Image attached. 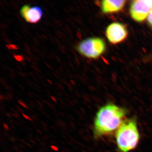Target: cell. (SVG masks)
I'll return each instance as SVG.
<instances>
[{
  "mask_svg": "<svg viewBox=\"0 0 152 152\" xmlns=\"http://www.w3.org/2000/svg\"><path fill=\"white\" fill-rule=\"evenodd\" d=\"M128 111L112 102L102 106L96 114L93 125V134L96 140L116 132L126 119Z\"/></svg>",
  "mask_w": 152,
  "mask_h": 152,
  "instance_id": "obj_1",
  "label": "cell"
},
{
  "mask_svg": "<svg viewBox=\"0 0 152 152\" xmlns=\"http://www.w3.org/2000/svg\"><path fill=\"white\" fill-rule=\"evenodd\" d=\"M118 152H130L137 147L140 134L135 117L126 119L115 132Z\"/></svg>",
  "mask_w": 152,
  "mask_h": 152,
  "instance_id": "obj_2",
  "label": "cell"
},
{
  "mask_svg": "<svg viewBox=\"0 0 152 152\" xmlns=\"http://www.w3.org/2000/svg\"><path fill=\"white\" fill-rule=\"evenodd\" d=\"M76 49L80 54L85 57L97 59L104 53L106 44L101 38H88L80 42Z\"/></svg>",
  "mask_w": 152,
  "mask_h": 152,
  "instance_id": "obj_3",
  "label": "cell"
},
{
  "mask_svg": "<svg viewBox=\"0 0 152 152\" xmlns=\"http://www.w3.org/2000/svg\"><path fill=\"white\" fill-rule=\"evenodd\" d=\"M105 34L110 43L116 45L122 42L126 39L128 31L126 25L118 22H115L108 26Z\"/></svg>",
  "mask_w": 152,
  "mask_h": 152,
  "instance_id": "obj_4",
  "label": "cell"
},
{
  "mask_svg": "<svg viewBox=\"0 0 152 152\" xmlns=\"http://www.w3.org/2000/svg\"><path fill=\"white\" fill-rule=\"evenodd\" d=\"M151 7L147 4L145 1H133L130 8V13L132 18L138 23L144 21L148 18Z\"/></svg>",
  "mask_w": 152,
  "mask_h": 152,
  "instance_id": "obj_5",
  "label": "cell"
},
{
  "mask_svg": "<svg viewBox=\"0 0 152 152\" xmlns=\"http://www.w3.org/2000/svg\"><path fill=\"white\" fill-rule=\"evenodd\" d=\"M20 13L26 21L30 23H37L42 19L43 11L39 7L25 5L21 8Z\"/></svg>",
  "mask_w": 152,
  "mask_h": 152,
  "instance_id": "obj_6",
  "label": "cell"
},
{
  "mask_svg": "<svg viewBox=\"0 0 152 152\" xmlns=\"http://www.w3.org/2000/svg\"><path fill=\"white\" fill-rule=\"evenodd\" d=\"M126 1L104 0L101 3L102 11L104 14H113L120 12L124 9Z\"/></svg>",
  "mask_w": 152,
  "mask_h": 152,
  "instance_id": "obj_7",
  "label": "cell"
},
{
  "mask_svg": "<svg viewBox=\"0 0 152 152\" xmlns=\"http://www.w3.org/2000/svg\"><path fill=\"white\" fill-rule=\"evenodd\" d=\"M147 20L149 25L152 28V7L147 18Z\"/></svg>",
  "mask_w": 152,
  "mask_h": 152,
  "instance_id": "obj_8",
  "label": "cell"
}]
</instances>
